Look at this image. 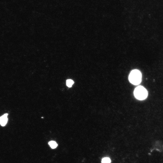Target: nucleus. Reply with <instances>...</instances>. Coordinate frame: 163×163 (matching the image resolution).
<instances>
[{
  "label": "nucleus",
  "instance_id": "nucleus-1",
  "mask_svg": "<svg viewBox=\"0 0 163 163\" xmlns=\"http://www.w3.org/2000/svg\"><path fill=\"white\" fill-rule=\"evenodd\" d=\"M142 75L138 70L135 69L130 72L129 77L130 82L134 85H138L141 82Z\"/></svg>",
  "mask_w": 163,
  "mask_h": 163
},
{
  "label": "nucleus",
  "instance_id": "nucleus-2",
  "mask_svg": "<svg viewBox=\"0 0 163 163\" xmlns=\"http://www.w3.org/2000/svg\"><path fill=\"white\" fill-rule=\"evenodd\" d=\"M134 94L136 98L139 100L145 99L148 95L146 90L141 86H138L135 88Z\"/></svg>",
  "mask_w": 163,
  "mask_h": 163
},
{
  "label": "nucleus",
  "instance_id": "nucleus-6",
  "mask_svg": "<svg viewBox=\"0 0 163 163\" xmlns=\"http://www.w3.org/2000/svg\"><path fill=\"white\" fill-rule=\"evenodd\" d=\"M111 160L110 158L108 157L103 158L101 161L102 163H110Z\"/></svg>",
  "mask_w": 163,
  "mask_h": 163
},
{
  "label": "nucleus",
  "instance_id": "nucleus-3",
  "mask_svg": "<svg viewBox=\"0 0 163 163\" xmlns=\"http://www.w3.org/2000/svg\"><path fill=\"white\" fill-rule=\"evenodd\" d=\"M8 114L5 113L0 117V124L4 126L6 124L8 121L7 116Z\"/></svg>",
  "mask_w": 163,
  "mask_h": 163
},
{
  "label": "nucleus",
  "instance_id": "nucleus-5",
  "mask_svg": "<svg viewBox=\"0 0 163 163\" xmlns=\"http://www.w3.org/2000/svg\"><path fill=\"white\" fill-rule=\"evenodd\" d=\"M73 83V81L71 79H69L66 81V85L69 87H71Z\"/></svg>",
  "mask_w": 163,
  "mask_h": 163
},
{
  "label": "nucleus",
  "instance_id": "nucleus-4",
  "mask_svg": "<svg viewBox=\"0 0 163 163\" xmlns=\"http://www.w3.org/2000/svg\"><path fill=\"white\" fill-rule=\"evenodd\" d=\"M48 144L52 149H55L57 146V143L54 141H50L49 142Z\"/></svg>",
  "mask_w": 163,
  "mask_h": 163
}]
</instances>
